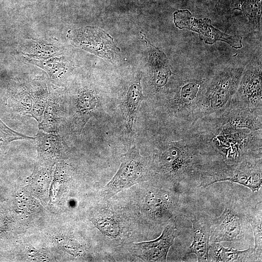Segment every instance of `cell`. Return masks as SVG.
Listing matches in <instances>:
<instances>
[{"instance_id":"1","label":"cell","mask_w":262,"mask_h":262,"mask_svg":"<svg viewBox=\"0 0 262 262\" xmlns=\"http://www.w3.org/2000/svg\"><path fill=\"white\" fill-rule=\"evenodd\" d=\"M244 70L243 67H229L214 75L204 90L199 118L218 115L228 108L237 91Z\"/></svg>"},{"instance_id":"2","label":"cell","mask_w":262,"mask_h":262,"mask_svg":"<svg viewBox=\"0 0 262 262\" xmlns=\"http://www.w3.org/2000/svg\"><path fill=\"white\" fill-rule=\"evenodd\" d=\"M245 161L208 168L199 177V186L207 187L215 182L229 181L249 188L253 192L262 186V159Z\"/></svg>"},{"instance_id":"3","label":"cell","mask_w":262,"mask_h":262,"mask_svg":"<svg viewBox=\"0 0 262 262\" xmlns=\"http://www.w3.org/2000/svg\"><path fill=\"white\" fill-rule=\"evenodd\" d=\"M119 169L104 187V196L110 198L119 192L147 180V159L132 149L123 155Z\"/></svg>"},{"instance_id":"4","label":"cell","mask_w":262,"mask_h":262,"mask_svg":"<svg viewBox=\"0 0 262 262\" xmlns=\"http://www.w3.org/2000/svg\"><path fill=\"white\" fill-rule=\"evenodd\" d=\"M175 25L180 29H186L198 33L199 38L209 45L217 41L226 42L235 49L242 47V37L222 32L214 27L208 18H196L188 10H178L173 14Z\"/></svg>"},{"instance_id":"5","label":"cell","mask_w":262,"mask_h":262,"mask_svg":"<svg viewBox=\"0 0 262 262\" xmlns=\"http://www.w3.org/2000/svg\"><path fill=\"white\" fill-rule=\"evenodd\" d=\"M231 102L248 108H262V64L251 63L244 68Z\"/></svg>"},{"instance_id":"6","label":"cell","mask_w":262,"mask_h":262,"mask_svg":"<svg viewBox=\"0 0 262 262\" xmlns=\"http://www.w3.org/2000/svg\"><path fill=\"white\" fill-rule=\"evenodd\" d=\"M178 235V229L173 222L165 226L161 235L156 239L135 243L132 251L145 262H165L170 247Z\"/></svg>"},{"instance_id":"7","label":"cell","mask_w":262,"mask_h":262,"mask_svg":"<svg viewBox=\"0 0 262 262\" xmlns=\"http://www.w3.org/2000/svg\"><path fill=\"white\" fill-rule=\"evenodd\" d=\"M243 217L231 206H226L222 213L211 226L210 243L234 241L241 236Z\"/></svg>"},{"instance_id":"8","label":"cell","mask_w":262,"mask_h":262,"mask_svg":"<svg viewBox=\"0 0 262 262\" xmlns=\"http://www.w3.org/2000/svg\"><path fill=\"white\" fill-rule=\"evenodd\" d=\"M205 87L202 81L196 80L183 82L179 86L172 101L174 109L185 116H189L193 113L195 118H198L200 102Z\"/></svg>"},{"instance_id":"9","label":"cell","mask_w":262,"mask_h":262,"mask_svg":"<svg viewBox=\"0 0 262 262\" xmlns=\"http://www.w3.org/2000/svg\"><path fill=\"white\" fill-rule=\"evenodd\" d=\"M98 103V97L92 90L85 88L79 91L71 104V129L75 132H81L94 114Z\"/></svg>"},{"instance_id":"10","label":"cell","mask_w":262,"mask_h":262,"mask_svg":"<svg viewBox=\"0 0 262 262\" xmlns=\"http://www.w3.org/2000/svg\"><path fill=\"white\" fill-rule=\"evenodd\" d=\"M65 99L61 92L55 88H49V95L43 118L38 127L47 132H56L66 120Z\"/></svg>"},{"instance_id":"11","label":"cell","mask_w":262,"mask_h":262,"mask_svg":"<svg viewBox=\"0 0 262 262\" xmlns=\"http://www.w3.org/2000/svg\"><path fill=\"white\" fill-rule=\"evenodd\" d=\"M193 240L186 256L195 254L198 262H208L211 222L203 216L194 215L191 218Z\"/></svg>"},{"instance_id":"12","label":"cell","mask_w":262,"mask_h":262,"mask_svg":"<svg viewBox=\"0 0 262 262\" xmlns=\"http://www.w3.org/2000/svg\"><path fill=\"white\" fill-rule=\"evenodd\" d=\"M35 137L38 155L44 161L51 162L58 159L66 150L64 141L56 132L39 130Z\"/></svg>"},{"instance_id":"13","label":"cell","mask_w":262,"mask_h":262,"mask_svg":"<svg viewBox=\"0 0 262 262\" xmlns=\"http://www.w3.org/2000/svg\"><path fill=\"white\" fill-rule=\"evenodd\" d=\"M142 38L146 43L147 48L149 59L152 74V83L157 88L164 87L169 77L172 74L171 71L167 64V59L165 54L158 48L153 46L146 38L144 34Z\"/></svg>"},{"instance_id":"14","label":"cell","mask_w":262,"mask_h":262,"mask_svg":"<svg viewBox=\"0 0 262 262\" xmlns=\"http://www.w3.org/2000/svg\"><path fill=\"white\" fill-rule=\"evenodd\" d=\"M255 253L254 248L239 250L230 247H225L219 243L210 244L208 262H232L248 261L249 258Z\"/></svg>"},{"instance_id":"15","label":"cell","mask_w":262,"mask_h":262,"mask_svg":"<svg viewBox=\"0 0 262 262\" xmlns=\"http://www.w3.org/2000/svg\"><path fill=\"white\" fill-rule=\"evenodd\" d=\"M32 105L27 115L33 118L39 123L42 120L49 95V88L45 81L38 79L33 81L32 85Z\"/></svg>"},{"instance_id":"16","label":"cell","mask_w":262,"mask_h":262,"mask_svg":"<svg viewBox=\"0 0 262 262\" xmlns=\"http://www.w3.org/2000/svg\"><path fill=\"white\" fill-rule=\"evenodd\" d=\"M143 94L140 79L130 87L125 102L126 126L128 132H131L136 113L142 99Z\"/></svg>"},{"instance_id":"17","label":"cell","mask_w":262,"mask_h":262,"mask_svg":"<svg viewBox=\"0 0 262 262\" xmlns=\"http://www.w3.org/2000/svg\"><path fill=\"white\" fill-rule=\"evenodd\" d=\"M10 104L15 111L27 115L32 105L31 89L21 85L16 88L11 94Z\"/></svg>"},{"instance_id":"18","label":"cell","mask_w":262,"mask_h":262,"mask_svg":"<svg viewBox=\"0 0 262 262\" xmlns=\"http://www.w3.org/2000/svg\"><path fill=\"white\" fill-rule=\"evenodd\" d=\"M258 210H254L247 217L248 220L252 226L254 236V249L255 253L262 254V204H259Z\"/></svg>"},{"instance_id":"19","label":"cell","mask_w":262,"mask_h":262,"mask_svg":"<svg viewBox=\"0 0 262 262\" xmlns=\"http://www.w3.org/2000/svg\"><path fill=\"white\" fill-rule=\"evenodd\" d=\"M35 138L12 130L0 118V147L6 146L14 141L35 140Z\"/></svg>"},{"instance_id":"20","label":"cell","mask_w":262,"mask_h":262,"mask_svg":"<svg viewBox=\"0 0 262 262\" xmlns=\"http://www.w3.org/2000/svg\"><path fill=\"white\" fill-rule=\"evenodd\" d=\"M146 203L153 212L160 213L167 210L169 202L166 194L156 192L147 195Z\"/></svg>"},{"instance_id":"21","label":"cell","mask_w":262,"mask_h":262,"mask_svg":"<svg viewBox=\"0 0 262 262\" xmlns=\"http://www.w3.org/2000/svg\"><path fill=\"white\" fill-rule=\"evenodd\" d=\"M101 229L110 236H116L118 234V227L117 225L112 220H105L101 221L98 223Z\"/></svg>"}]
</instances>
